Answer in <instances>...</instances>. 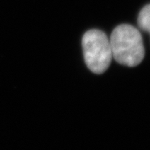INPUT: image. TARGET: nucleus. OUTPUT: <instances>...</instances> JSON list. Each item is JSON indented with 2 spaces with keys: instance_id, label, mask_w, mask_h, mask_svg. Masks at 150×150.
<instances>
[{
  "instance_id": "1",
  "label": "nucleus",
  "mask_w": 150,
  "mask_h": 150,
  "mask_svg": "<svg viewBox=\"0 0 150 150\" xmlns=\"http://www.w3.org/2000/svg\"><path fill=\"white\" fill-rule=\"evenodd\" d=\"M112 57L123 65L134 67L144 57V46L139 30L130 25H120L111 34Z\"/></svg>"
},
{
  "instance_id": "2",
  "label": "nucleus",
  "mask_w": 150,
  "mask_h": 150,
  "mask_svg": "<svg viewBox=\"0 0 150 150\" xmlns=\"http://www.w3.org/2000/svg\"><path fill=\"white\" fill-rule=\"evenodd\" d=\"M83 54L87 67L95 74H102L107 69L112 60L110 42L104 32L92 29L83 35Z\"/></svg>"
},
{
  "instance_id": "3",
  "label": "nucleus",
  "mask_w": 150,
  "mask_h": 150,
  "mask_svg": "<svg viewBox=\"0 0 150 150\" xmlns=\"http://www.w3.org/2000/svg\"><path fill=\"white\" fill-rule=\"evenodd\" d=\"M138 24L142 30L150 33V4L145 6L139 12Z\"/></svg>"
}]
</instances>
